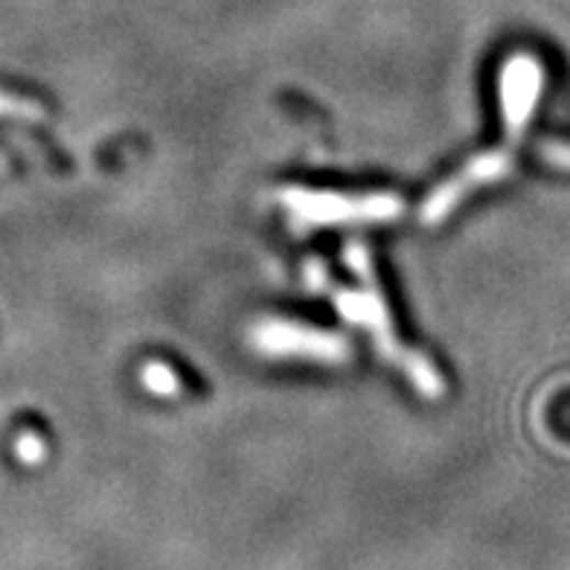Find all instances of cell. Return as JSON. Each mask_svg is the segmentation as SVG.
I'll return each instance as SVG.
<instances>
[{
	"mask_svg": "<svg viewBox=\"0 0 570 570\" xmlns=\"http://www.w3.org/2000/svg\"><path fill=\"white\" fill-rule=\"evenodd\" d=\"M344 265L361 280V289H340L332 286L329 298L338 309V314L353 326L370 332L372 344L379 349L381 358H388L393 367L405 372L414 390L422 399L437 402L446 393V381L439 376V370L431 364L428 356H422L416 349H405L402 340L396 338L393 329V317H390L388 300L381 294V286L372 277V259L367 245L358 239H349L344 245Z\"/></svg>",
	"mask_w": 570,
	"mask_h": 570,
	"instance_id": "cell-1",
	"label": "cell"
},
{
	"mask_svg": "<svg viewBox=\"0 0 570 570\" xmlns=\"http://www.w3.org/2000/svg\"><path fill=\"white\" fill-rule=\"evenodd\" d=\"M282 210H289L291 222L312 231V227H332V224H384L396 222L405 213V201L396 192H326L306 190V187H286L277 192Z\"/></svg>",
	"mask_w": 570,
	"mask_h": 570,
	"instance_id": "cell-2",
	"label": "cell"
},
{
	"mask_svg": "<svg viewBox=\"0 0 570 570\" xmlns=\"http://www.w3.org/2000/svg\"><path fill=\"white\" fill-rule=\"evenodd\" d=\"M250 347L268 358H309V361L332 364V367L349 358V340L344 335L282 321V317H265L254 323Z\"/></svg>",
	"mask_w": 570,
	"mask_h": 570,
	"instance_id": "cell-3",
	"label": "cell"
},
{
	"mask_svg": "<svg viewBox=\"0 0 570 570\" xmlns=\"http://www.w3.org/2000/svg\"><path fill=\"white\" fill-rule=\"evenodd\" d=\"M513 152L510 149H489L480 152L469 160V164L455 172L448 181H443L439 187L431 190V195L422 201L420 208V222L425 227H437L460 208V201L469 195V192L480 190V187H489V183H501L513 175Z\"/></svg>",
	"mask_w": 570,
	"mask_h": 570,
	"instance_id": "cell-4",
	"label": "cell"
},
{
	"mask_svg": "<svg viewBox=\"0 0 570 570\" xmlns=\"http://www.w3.org/2000/svg\"><path fill=\"white\" fill-rule=\"evenodd\" d=\"M541 91H545V67L533 53H513L506 58L498 76V97H501V120H504L510 146H518L524 141Z\"/></svg>",
	"mask_w": 570,
	"mask_h": 570,
	"instance_id": "cell-5",
	"label": "cell"
},
{
	"mask_svg": "<svg viewBox=\"0 0 570 570\" xmlns=\"http://www.w3.org/2000/svg\"><path fill=\"white\" fill-rule=\"evenodd\" d=\"M141 384L157 399H178L183 393L181 376L169 364L157 361V358H152V361L141 367Z\"/></svg>",
	"mask_w": 570,
	"mask_h": 570,
	"instance_id": "cell-6",
	"label": "cell"
},
{
	"mask_svg": "<svg viewBox=\"0 0 570 570\" xmlns=\"http://www.w3.org/2000/svg\"><path fill=\"white\" fill-rule=\"evenodd\" d=\"M15 457L18 463L24 466L44 463V457H47V443H44L35 431H21L15 439Z\"/></svg>",
	"mask_w": 570,
	"mask_h": 570,
	"instance_id": "cell-7",
	"label": "cell"
},
{
	"mask_svg": "<svg viewBox=\"0 0 570 570\" xmlns=\"http://www.w3.org/2000/svg\"><path fill=\"white\" fill-rule=\"evenodd\" d=\"M0 114L3 116H18V120H44L47 111H44L38 102H30V100H18V97H9V93H0Z\"/></svg>",
	"mask_w": 570,
	"mask_h": 570,
	"instance_id": "cell-8",
	"label": "cell"
},
{
	"mask_svg": "<svg viewBox=\"0 0 570 570\" xmlns=\"http://www.w3.org/2000/svg\"><path fill=\"white\" fill-rule=\"evenodd\" d=\"M536 155H538V160H545L547 166H554V169H565V172H570V143L541 141L536 146Z\"/></svg>",
	"mask_w": 570,
	"mask_h": 570,
	"instance_id": "cell-9",
	"label": "cell"
},
{
	"mask_svg": "<svg viewBox=\"0 0 570 570\" xmlns=\"http://www.w3.org/2000/svg\"><path fill=\"white\" fill-rule=\"evenodd\" d=\"M303 280H306L309 291H317V294L332 291V286H335V282L329 280V271H326V265H323L321 259H309L306 271H303Z\"/></svg>",
	"mask_w": 570,
	"mask_h": 570,
	"instance_id": "cell-10",
	"label": "cell"
}]
</instances>
